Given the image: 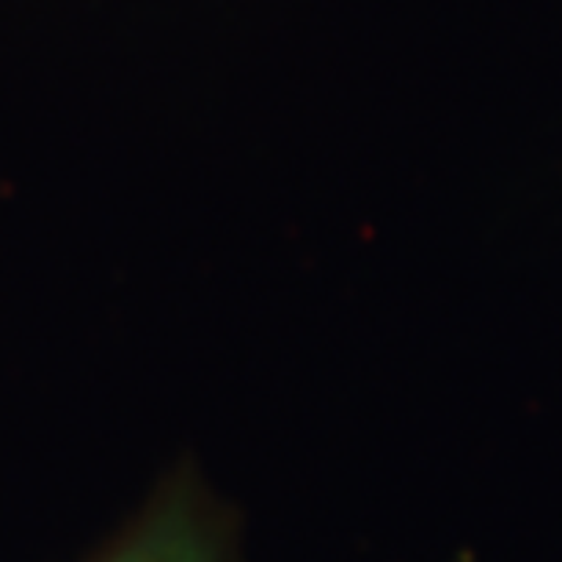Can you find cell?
Wrapping results in <instances>:
<instances>
[{"instance_id": "6da1fadb", "label": "cell", "mask_w": 562, "mask_h": 562, "mask_svg": "<svg viewBox=\"0 0 562 562\" xmlns=\"http://www.w3.org/2000/svg\"><path fill=\"white\" fill-rule=\"evenodd\" d=\"M106 562H220L216 533L194 504L172 501L154 519H146Z\"/></svg>"}]
</instances>
